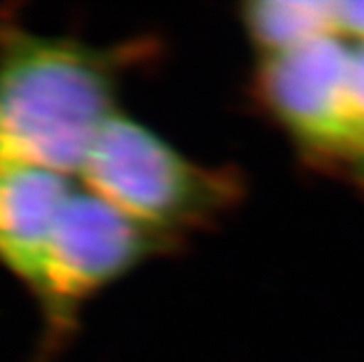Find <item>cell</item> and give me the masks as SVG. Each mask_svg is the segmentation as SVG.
Returning a JSON list of instances; mask_svg holds the SVG:
<instances>
[{
    "instance_id": "obj_1",
    "label": "cell",
    "mask_w": 364,
    "mask_h": 362,
    "mask_svg": "<svg viewBox=\"0 0 364 362\" xmlns=\"http://www.w3.org/2000/svg\"><path fill=\"white\" fill-rule=\"evenodd\" d=\"M149 53L142 42L109 46L50 36L0 9V164L65 177L120 110L124 75Z\"/></svg>"
},
{
    "instance_id": "obj_2",
    "label": "cell",
    "mask_w": 364,
    "mask_h": 362,
    "mask_svg": "<svg viewBox=\"0 0 364 362\" xmlns=\"http://www.w3.org/2000/svg\"><path fill=\"white\" fill-rule=\"evenodd\" d=\"M122 214L177 243L208 229L242 199V179L198 164L155 129L118 110L75 177Z\"/></svg>"
},
{
    "instance_id": "obj_3",
    "label": "cell",
    "mask_w": 364,
    "mask_h": 362,
    "mask_svg": "<svg viewBox=\"0 0 364 362\" xmlns=\"http://www.w3.org/2000/svg\"><path fill=\"white\" fill-rule=\"evenodd\" d=\"M179 243L122 214L75 179L31 294L42 316L40 362L68 345L83 306Z\"/></svg>"
},
{
    "instance_id": "obj_4",
    "label": "cell",
    "mask_w": 364,
    "mask_h": 362,
    "mask_svg": "<svg viewBox=\"0 0 364 362\" xmlns=\"http://www.w3.org/2000/svg\"><path fill=\"white\" fill-rule=\"evenodd\" d=\"M255 96L299 157L358 183L351 120V44L318 38L277 55L257 57Z\"/></svg>"
},
{
    "instance_id": "obj_5",
    "label": "cell",
    "mask_w": 364,
    "mask_h": 362,
    "mask_svg": "<svg viewBox=\"0 0 364 362\" xmlns=\"http://www.w3.org/2000/svg\"><path fill=\"white\" fill-rule=\"evenodd\" d=\"M75 179L26 164H0V267L28 292Z\"/></svg>"
},
{
    "instance_id": "obj_6",
    "label": "cell",
    "mask_w": 364,
    "mask_h": 362,
    "mask_svg": "<svg viewBox=\"0 0 364 362\" xmlns=\"http://www.w3.org/2000/svg\"><path fill=\"white\" fill-rule=\"evenodd\" d=\"M240 22L257 57L336 36L332 0H255L242 5Z\"/></svg>"
},
{
    "instance_id": "obj_7",
    "label": "cell",
    "mask_w": 364,
    "mask_h": 362,
    "mask_svg": "<svg viewBox=\"0 0 364 362\" xmlns=\"http://www.w3.org/2000/svg\"><path fill=\"white\" fill-rule=\"evenodd\" d=\"M351 120L358 159V183L364 186V42L351 44Z\"/></svg>"
},
{
    "instance_id": "obj_8",
    "label": "cell",
    "mask_w": 364,
    "mask_h": 362,
    "mask_svg": "<svg viewBox=\"0 0 364 362\" xmlns=\"http://www.w3.org/2000/svg\"><path fill=\"white\" fill-rule=\"evenodd\" d=\"M336 36L351 42H364V0H332Z\"/></svg>"
}]
</instances>
